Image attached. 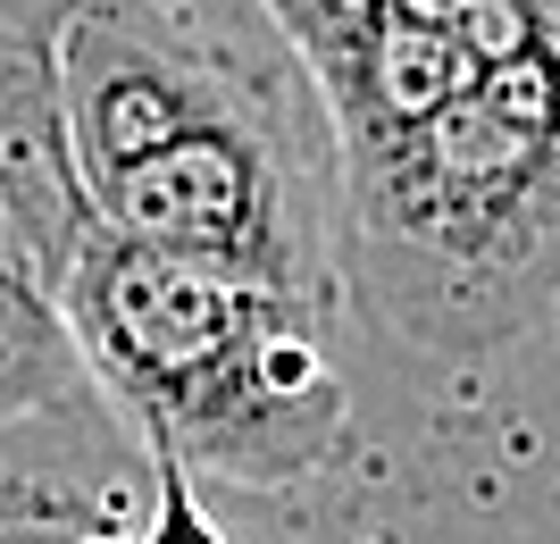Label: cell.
<instances>
[{"label":"cell","instance_id":"obj_8","mask_svg":"<svg viewBox=\"0 0 560 544\" xmlns=\"http://www.w3.org/2000/svg\"><path fill=\"white\" fill-rule=\"evenodd\" d=\"M9 9H34V18H50V25H68V9H75V0H9Z\"/></svg>","mask_w":560,"mask_h":544},{"label":"cell","instance_id":"obj_1","mask_svg":"<svg viewBox=\"0 0 560 544\" xmlns=\"http://www.w3.org/2000/svg\"><path fill=\"white\" fill-rule=\"evenodd\" d=\"M59 93L93 227L343 310V142L259 0H75Z\"/></svg>","mask_w":560,"mask_h":544},{"label":"cell","instance_id":"obj_3","mask_svg":"<svg viewBox=\"0 0 560 544\" xmlns=\"http://www.w3.org/2000/svg\"><path fill=\"white\" fill-rule=\"evenodd\" d=\"M59 302L93 360V385L185 477L284 495L343 452L351 385L335 360L343 310L126 243L109 227L84 235L59 277Z\"/></svg>","mask_w":560,"mask_h":544},{"label":"cell","instance_id":"obj_4","mask_svg":"<svg viewBox=\"0 0 560 544\" xmlns=\"http://www.w3.org/2000/svg\"><path fill=\"white\" fill-rule=\"evenodd\" d=\"M259 9L318 76L343 160L394 142L435 101L560 25V0H259Z\"/></svg>","mask_w":560,"mask_h":544},{"label":"cell","instance_id":"obj_6","mask_svg":"<svg viewBox=\"0 0 560 544\" xmlns=\"http://www.w3.org/2000/svg\"><path fill=\"white\" fill-rule=\"evenodd\" d=\"M93 235L59 93V25L0 0V261L59 285Z\"/></svg>","mask_w":560,"mask_h":544},{"label":"cell","instance_id":"obj_7","mask_svg":"<svg viewBox=\"0 0 560 544\" xmlns=\"http://www.w3.org/2000/svg\"><path fill=\"white\" fill-rule=\"evenodd\" d=\"M84 394H101V385H93V360H84V344L68 327L59 285L0 261V427L68 410Z\"/></svg>","mask_w":560,"mask_h":544},{"label":"cell","instance_id":"obj_2","mask_svg":"<svg viewBox=\"0 0 560 544\" xmlns=\"http://www.w3.org/2000/svg\"><path fill=\"white\" fill-rule=\"evenodd\" d=\"M343 293L460 369L560 319V25L343 160Z\"/></svg>","mask_w":560,"mask_h":544},{"label":"cell","instance_id":"obj_5","mask_svg":"<svg viewBox=\"0 0 560 544\" xmlns=\"http://www.w3.org/2000/svg\"><path fill=\"white\" fill-rule=\"evenodd\" d=\"M0 544H226L201 477L142 444L109 394L0 427Z\"/></svg>","mask_w":560,"mask_h":544}]
</instances>
